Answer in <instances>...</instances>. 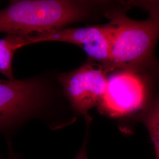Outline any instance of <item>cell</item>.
Segmentation results:
<instances>
[{
    "label": "cell",
    "mask_w": 159,
    "mask_h": 159,
    "mask_svg": "<svg viewBox=\"0 0 159 159\" xmlns=\"http://www.w3.org/2000/svg\"><path fill=\"white\" fill-rule=\"evenodd\" d=\"M51 97L50 87L40 78L0 79V131L41 116Z\"/></svg>",
    "instance_id": "obj_4"
},
{
    "label": "cell",
    "mask_w": 159,
    "mask_h": 159,
    "mask_svg": "<svg viewBox=\"0 0 159 159\" xmlns=\"http://www.w3.org/2000/svg\"><path fill=\"white\" fill-rule=\"evenodd\" d=\"M25 46L46 41H59L79 46L89 61L110 70L111 51V30L110 24L79 28H63L49 32L23 35Z\"/></svg>",
    "instance_id": "obj_6"
},
{
    "label": "cell",
    "mask_w": 159,
    "mask_h": 159,
    "mask_svg": "<svg viewBox=\"0 0 159 159\" xmlns=\"http://www.w3.org/2000/svg\"><path fill=\"white\" fill-rule=\"evenodd\" d=\"M110 72L102 65L88 61L73 71L60 74L58 80L74 111L91 119L89 111L98 107L105 94Z\"/></svg>",
    "instance_id": "obj_5"
},
{
    "label": "cell",
    "mask_w": 159,
    "mask_h": 159,
    "mask_svg": "<svg viewBox=\"0 0 159 159\" xmlns=\"http://www.w3.org/2000/svg\"><path fill=\"white\" fill-rule=\"evenodd\" d=\"M112 3L105 12L111 30L110 70L132 68L148 74L159 85V1Z\"/></svg>",
    "instance_id": "obj_1"
},
{
    "label": "cell",
    "mask_w": 159,
    "mask_h": 159,
    "mask_svg": "<svg viewBox=\"0 0 159 159\" xmlns=\"http://www.w3.org/2000/svg\"><path fill=\"white\" fill-rule=\"evenodd\" d=\"M0 159H1V158H0Z\"/></svg>",
    "instance_id": "obj_11"
},
{
    "label": "cell",
    "mask_w": 159,
    "mask_h": 159,
    "mask_svg": "<svg viewBox=\"0 0 159 159\" xmlns=\"http://www.w3.org/2000/svg\"><path fill=\"white\" fill-rule=\"evenodd\" d=\"M25 46L23 35L7 34L0 39V74L7 79L15 80L12 71L14 54L19 48Z\"/></svg>",
    "instance_id": "obj_8"
},
{
    "label": "cell",
    "mask_w": 159,
    "mask_h": 159,
    "mask_svg": "<svg viewBox=\"0 0 159 159\" xmlns=\"http://www.w3.org/2000/svg\"><path fill=\"white\" fill-rule=\"evenodd\" d=\"M159 89L154 80L142 71L132 68L115 70L108 75L98 110L112 118L137 115L147 106Z\"/></svg>",
    "instance_id": "obj_3"
},
{
    "label": "cell",
    "mask_w": 159,
    "mask_h": 159,
    "mask_svg": "<svg viewBox=\"0 0 159 159\" xmlns=\"http://www.w3.org/2000/svg\"><path fill=\"white\" fill-rule=\"evenodd\" d=\"M137 120L148 130L154 150V159H159V89L147 106L137 114Z\"/></svg>",
    "instance_id": "obj_7"
},
{
    "label": "cell",
    "mask_w": 159,
    "mask_h": 159,
    "mask_svg": "<svg viewBox=\"0 0 159 159\" xmlns=\"http://www.w3.org/2000/svg\"><path fill=\"white\" fill-rule=\"evenodd\" d=\"M8 157L7 159H21L20 156L14 151L11 143H8Z\"/></svg>",
    "instance_id": "obj_10"
},
{
    "label": "cell",
    "mask_w": 159,
    "mask_h": 159,
    "mask_svg": "<svg viewBox=\"0 0 159 159\" xmlns=\"http://www.w3.org/2000/svg\"><path fill=\"white\" fill-rule=\"evenodd\" d=\"M88 134L86 135L85 140L79 152L74 159H89L87 154V147L88 144Z\"/></svg>",
    "instance_id": "obj_9"
},
{
    "label": "cell",
    "mask_w": 159,
    "mask_h": 159,
    "mask_svg": "<svg viewBox=\"0 0 159 159\" xmlns=\"http://www.w3.org/2000/svg\"><path fill=\"white\" fill-rule=\"evenodd\" d=\"M108 2L73 0L11 1L0 11V33L28 35L66 28L98 17Z\"/></svg>",
    "instance_id": "obj_2"
}]
</instances>
